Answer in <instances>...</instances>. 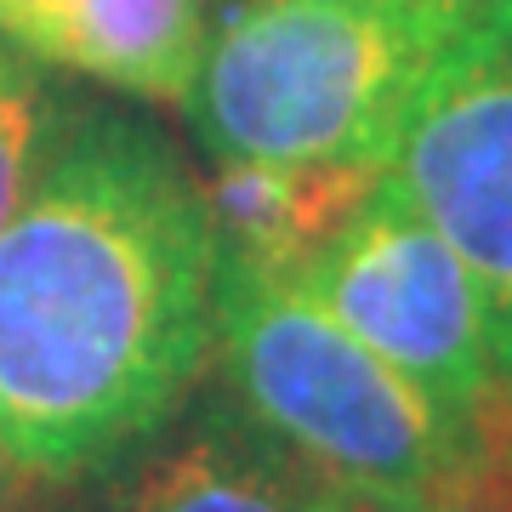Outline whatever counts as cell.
<instances>
[{"mask_svg": "<svg viewBox=\"0 0 512 512\" xmlns=\"http://www.w3.org/2000/svg\"><path fill=\"white\" fill-rule=\"evenodd\" d=\"M217 239L160 126L74 109L0 228V444L86 484L154 439L211 365Z\"/></svg>", "mask_w": 512, "mask_h": 512, "instance_id": "obj_1", "label": "cell"}, {"mask_svg": "<svg viewBox=\"0 0 512 512\" xmlns=\"http://www.w3.org/2000/svg\"><path fill=\"white\" fill-rule=\"evenodd\" d=\"M382 171L325 160H211L200 183L217 256L296 274L359 211Z\"/></svg>", "mask_w": 512, "mask_h": 512, "instance_id": "obj_8", "label": "cell"}, {"mask_svg": "<svg viewBox=\"0 0 512 512\" xmlns=\"http://www.w3.org/2000/svg\"><path fill=\"white\" fill-rule=\"evenodd\" d=\"M211 376L239 416L330 484L427 490L473 450L478 421L444 416L416 382L325 313L291 274L217 256Z\"/></svg>", "mask_w": 512, "mask_h": 512, "instance_id": "obj_3", "label": "cell"}, {"mask_svg": "<svg viewBox=\"0 0 512 512\" xmlns=\"http://www.w3.org/2000/svg\"><path fill=\"white\" fill-rule=\"evenodd\" d=\"M313 512H512V393L478 416L473 450L450 478L427 490H382V484H330Z\"/></svg>", "mask_w": 512, "mask_h": 512, "instance_id": "obj_9", "label": "cell"}, {"mask_svg": "<svg viewBox=\"0 0 512 512\" xmlns=\"http://www.w3.org/2000/svg\"><path fill=\"white\" fill-rule=\"evenodd\" d=\"M57 97L29 52L0 40V228L29 194L40 160L57 137Z\"/></svg>", "mask_w": 512, "mask_h": 512, "instance_id": "obj_10", "label": "cell"}, {"mask_svg": "<svg viewBox=\"0 0 512 512\" xmlns=\"http://www.w3.org/2000/svg\"><path fill=\"white\" fill-rule=\"evenodd\" d=\"M137 450L143 456L97 512H313L325 490L308 461L251 427L222 393Z\"/></svg>", "mask_w": 512, "mask_h": 512, "instance_id": "obj_6", "label": "cell"}, {"mask_svg": "<svg viewBox=\"0 0 512 512\" xmlns=\"http://www.w3.org/2000/svg\"><path fill=\"white\" fill-rule=\"evenodd\" d=\"M382 177L467 262L512 387V0H467L404 109Z\"/></svg>", "mask_w": 512, "mask_h": 512, "instance_id": "obj_4", "label": "cell"}, {"mask_svg": "<svg viewBox=\"0 0 512 512\" xmlns=\"http://www.w3.org/2000/svg\"><path fill=\"white\" fill-rule=\"evenodd\" d=\"M291 279L444 416L478 421L512 393L495 365L490 313L467 262L387 177H376L359 211Z\"/></svg>", "mask_w": 512, "mask_h": 512, "instance_id": "obj_5", "label": "cell"}, {"mask_svg": "<svg viewBox=\"0 0 512 512\" xmlns=\"http://www.w3.org/2000/svg\"><path fill=\"white\" fill-rule=\"evenodd\" d=\"M205 35V0H0V40L154 103L188 97Z\"/></svg>", "mask_w": 512, "mask_h": 512, "instance_id": "obj_7", "label": "cell"}, {"mask_svg": "<svg viewBox=\"0 0 512 512\" xmlns=\"http://www.w3.org/2000/svg\"><path fill=\"white\" fill-rule=\"evenodd\" d=\"M29 478H23V467L12 456H6V444H0V512H18L23 501H29Z\"/></svg>", "mask_w": 512, "mask_h": 512, "instance_id": "obj_11", "label": "cell"}, {"mask_svg": "<svg viewBox=\"0 0 512 512\" xmlns=\"http://www.w3.org/2000/svg\"><path fill=\"white\" fill-rule=\"evenodd\" d=\"M467 0H239L205 35L183 109L211 160L382 171Z\"/></svg>", "mask_w": 512, "mask_h": 512, "instance_id": "obj_2", "label": "cell"}]
</instances>
